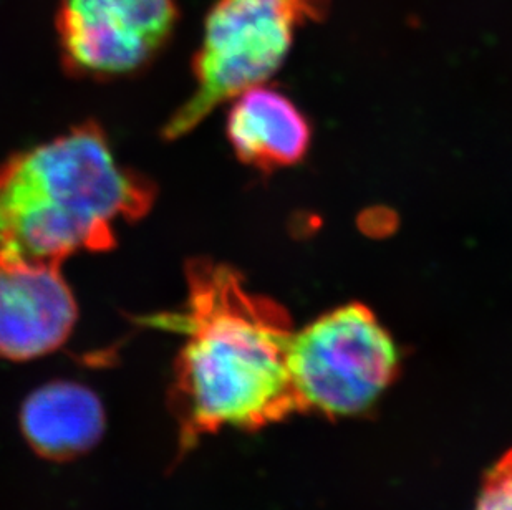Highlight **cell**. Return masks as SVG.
<instances>
[{
    "label": "cell",
    "instance_id": "6da1fadb",
    "mask_svg": "<svg viewBox=\"0 0 512 510\" xmlns=\"http://www.w3.org/2000/svg\"><path fill=\"white\" fill-rule=\"evenodd\" d=\"M184 272V304L136 320L183 338L168 396L178 461L224 429L252 433L299 414L287 370L295 332L287 310L247 289L229 265L198 257Z\"/></svg>",
    "mask_w": 512,
    "mask_h": 510
},
{
    "label": "cell",
    "instance_id": "7a4b0ae2",
    "mask_svg": "<svg viewBox=\"0 0 512 510\" xmlns=\"http://www.w3.org/2000/svg\"><path fill=\"white\" fill-rule=\"evenodd\" d=\"M155 184L116 159L97 123L0 164V262L63 265L78 252L112 251L116 222L138 221Z\"/></svg>",
    "mask_w": 512,
    "mask_h": 510
},
{
    "label": "cell",
    "instance_id": "3957f363",
    "mask_svg": "<svg viewBox=\"0 0 512 510\" xmlns=\"http://www.w3.org/2000/svg\"><path fill=\"white\" fill-rule=\"evenodd\" d=\"M327 2L218 0L194 57L196 88L166 123V140L183 138L218 106L269 80L284 63L295 32L322 19Z\"/></svg>",
    "mask_w": 512,
    "mask_h": 510
},
{
    "label": "cell",
    "instance_id": "277c9868",
    "mask_svg": "<svg viewBox=\"0 0 512 510\" xmlns=\"http://www.w3.org/2000/svg\"><path fill=\"white\" fill-rule=\"evenodd\" d=\"M400 350L367 305H342L294 332L287 370L299 414L367 413L400 373Z\"/></svg>",
    "mask_w": 512,
    "mask_h": 510
},
{
    "label": "cell",
    "instance_id": "5b68a950",
    "mask_svg": "<svg viewBox=\"0 0 512 510\" xmlns=\"http://www.w3.org/2000/svg\"><path fill=\"white\" fill-rule=\"evenodd\" d=\"M176 22L174 0H62L57 34L63 65L82 77L135 72L165 47Z\"/></svg>",
    "mask_w": 512,
    "mask_h": 510
},
{
    "label": "cell",
    "instance_id": "8992f818",
    "mask_svg": "<svg viewBox=\"0 0 512 510\" xmlns=\"http://www.w3.org/2000/svg\"><path fill=\"white\" fill-rule=\"evenodd\" d=\"M62 265L0 262V358L29 361L55 352L77 323Z\"/></svg>",
    "mask_w": 512,
    "mask_h": 510
},
{
    "label": "cell",
    "instance_id": "52a82bcc",
    "mask_svg": "<svg viewBox=\"0 0 512 510\" xmlns=\"http://www.w3.org/2000/svg\"><path fill=\"white\" fill-rule=\"evenodd\" d=\"M310 126L289 98L272 88H249L234 98L228 138L242 163L271 173L299 163L310 146Z\"/></svg>",
    "mask_w": 512,
    "mask_h": 510
},
{
    "label": "cell",
    "instance_id": "ba28073f",
    "mask_svg": "<svg viewBox=\"0 0 512 510\" xmlns=\"http://www.w3.org/2000/svg\"><path fill=\"white\" fill-rule=\"evenodd\" d=\"M20 428L40 458L70 461L87 454L102 439L105 409L87 386L54 381L25 400Z\"/></svg>",
    "mask_w": 512,
    "mask_h": 510
},
{
    "label": "cell",
    "instance_id": "9c48e42d",
    "mask_svg": "<svg viewBox=\"0 0 512 510\" xmlns=\"http://www.w3.org/2000/svg\"><path fill=\"white\" fill-rule=\"evenodd\" d=\"M474 510H512V448L489 467Z\"/></svg>",
    "mask_w": 512,
    "mask_h": 510
}]
</instances>
